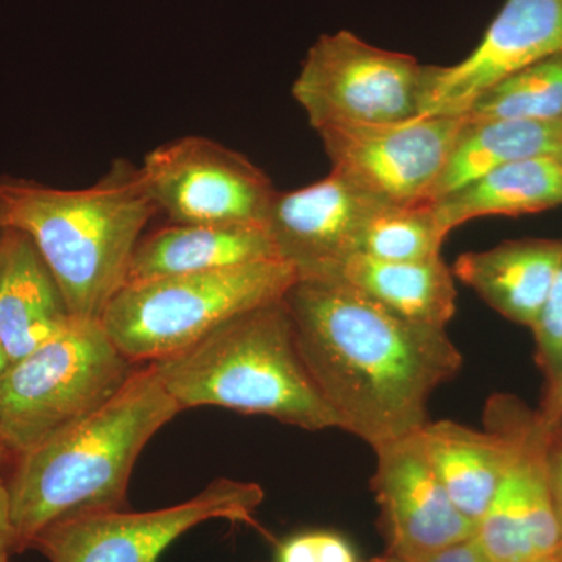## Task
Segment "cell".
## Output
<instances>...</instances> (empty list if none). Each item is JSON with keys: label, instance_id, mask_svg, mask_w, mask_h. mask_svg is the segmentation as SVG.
Listing matches in <instances>:
<instances>
[{"label": "cell", "instance_id": "6da1fadb", "mask_svg": "<svg viewBox=\"0 0 562 562\" xmlns=\"http://www.w3.org/2000/svg\"><path fill=\"white\" fill-rule=\"evenodd\" d=\"M295 344L339 422L372 449L416 435L428 402L460 372L443 328L395 316L339 280H297L284 295Z\"/></svg>", "mask_w": 562, "mask_h": 562}, {"label": "cell", "instance_id": "7a4b0ae2", "mask_svg": "<svg viewBox=\"0 0 562 562\" xmlns=\"http://www.w3.org/2000/svg\"><path fill=\"white\" fill-rule=\"evenodd\" d=\"M179 413L147 364L101 408L18 457L7 483L14 553L32 549L50 525L122 509L140 452Z\"/></svg>", "mask_w": 562, "mask_h": 562}, {"label": "cell", "instance_id": "3957f363", "mask_svg": "<svg viewBox=\"0 0 562 562\" xmlns=\"http://www.w3.org/2000/svg\"><path fill=\"white\" fill-rule=\"evenodd\" d=\"M155 213L139 166L131 161L114 162L83 190L0 181V225L32 239L79 319L101 321L128 283L133 255Z\"/></svg>", "mask_w": 562, "mask_h": 562}, {"label": "cell", "instance_id": "277c9868", "mask_svg": "<svg viewBox=\"0 0 562 562\" xmlns=\"http://www.w3.org/2000/svg\"><path fill=\"white\" fill-rule=\"evenodd\" d=\"M151 366L181 412L220 406L306 431L339 428L303 364L284 297L228 321L190 349Z\"/></svg>", "mask_w": 562, "mask_h": 562}, {"label": "cell", "instance_id": "5b68a950", "mask_svg": "<svg viewBox=\"0 0 562 562\" xmlns=\"http://www.w3.org/2000/svg\"><path fill=\"white\" fill-rule=\"evenodd\" d=\"M297 280L288 262L269 260L131 281L101 321L128 361L154 364L190 349L228 321L280 301Z\"/></svg>", "mask_w": 562, "mask_h": 562}, {"label": "cell", "instance_id": "8992f818", "mask_svg": "<svg viewBox=\"0 0 562 562\" xmlns=\"http://www.w3.org/2000/svg\"><path fill=\"white\" fill-rule=\"evenodd\" d=\"M135 364L102 321L72 317L49 341L11 362L0 380V442L21 457L101 408L125 386Z\"/></svg>", "mask_w": 562, "mask_h": 562}, {"label": "cell", "instance_id": "52a82bcc", "mask_svg": "<svg viewBox=\"0 0 562 562\" xmlns=\"http://www.w3.org/2000/svg\"><path fill=\"white\" fill-rule=\"evenodd\" d=\"M425 66L339 31L322 35L303 61L292 95L314 131L419 116Z\"/></svg>", "mask_w": 562, "mask_h": 562}, {"label": "cell", "instance_id": "ba28073f", "mask_svg": "<svg viewBox=\"0 0 562 562\" xmlns=\"http://www.w3.org/2000/svg\"><path fill=\"white\" fill-rule=\"evenodd\" d=\"M262 502L258 484L220 479L195 497L155 512H105L47 527L32 549L50 562H158L184 532L209 520L254 522Z\"/></svg>", "mask_w": 562, "mask_h": 562}, {"label": "cell", "instance_id": "9c48e42d", "mask_svg": "<svg viewBox=\"0 0 562 562\" xmlns=\"http://www.w3.org/2000/svg\"><path fill=\"white\" fill-rule=\"evenodd\" d=\"M158 213L173 224H262L277 191L239 151L184 136L149 151L139 166Z\"/></svg>", "mask_w": 562, "mask_h": 562}, {"label": "cell", "instance_id": "30bf717a", "mask_svg": "<svg viewBox=\"0 0 562 562\" xmlns=\"http://www.w3.org/2000/svg\"><path fill=\"white\" fill-rule=\"evenodd\" d=\"M465 116H416L317 131L331 172L387 205L431 202Z\"/></svg>", "mask_w": 562, "mask_h": 562}, {"label": "cell", "instance_id": "8fae6325", "mask_svg": "<svg viewBox=\"0 0 562 562\" xmlns=\"http://www.w3.org/2000/svg\"><path fill=\"white\" fill-rule=\"evenodd\" d=\"M487 419L512 432L514 457L473 539L492 562H549L562 553V531L546 465L547 432L536 412L513 398L491 402Z\"/></svg>", "mask_w": 562, "mask_h": 562}, {"label": "cell", "instance_id": "7c38bea8", "mask_svg": "<svg viewBox=\"0 0 562 562\" xmlns=\"http://www.w3.org/2000/svg\"><path fill=\"white\" fill-rule=\"evenodd\" d=\"M562 54V0H506L460 63L425 66L419 116H465L495 85Z\"/></svg>", "mask_w": 562, "mask_h": 562}, {"label": "cell", "instance_id": "4fadbf2b", "mask_svg": "<svg viewBox=\"0 0 562 562\" xmlns=\"http://www.w3.org/2000/svg\"><path fill=\"white\" fill-rule=\"evenodd\" d=\"M384 205L331 172L301 190L277 191L266 227L299 280H330L360 254L366 228Z\"/></svg>", "mask_w": 562, "mask_h": 562}, {"label": "cell", "instance_id": "5bb4252c", "mask_svg": "<svg viewBox=\"0 0 562 562\" xmlns=\"http://www.w3.org/2000/svg\"><path fill=\"white\" fill-rule=\"evenodd\" d=\"M373 452L372 490L382 512L387 554L419 562L472 538L475 524L447 494L417 432Z\"/></svg>", "mask_w": 562, "mask_h": 562}, {"label": "cell", "instance_id": "9a60e30c", "mask_svg": "<svg viewBox=\"0 0 562 562\" xmlns=\"http://www.w3.org/2000/svg\"><path fill=\"white\" fill-rule=\"evenodd\" d=\"M561 269V239L527 238L462 254L452 271L492 310L531 330Z\"/></svg>", "mask_w": 562, "mask_h": 562}, {"label": "cell", "instance_id": "2e32d148", "mask_svg": "<svg viewBox=\"0 0 562 562\" xmlns=\"http://www.w3.org/2000/svg\"><path fill=\"white\" fill-rule=\"evenodd\" d=\"M57 281L27 235L0 231V341L16 362L69 324Z\"/></svg>", "mask_w": 562, "mask_h": 562}, {"label": "cell", "instance_id": "e0dca14e", "mask_svg": "<svg viewBox=\"0 0 562 562\" xmlns=\"http://www.w3.org/2000/svg\"><path fill=\"white\" fill-rule=\"evenodd\" d=\"M269 260L280 258L266 225L171 222L140 238L128 283Z\"/></svg>", "mask_w": 562, "mask_h": 562}, {"label": "cell", "instance_id": "ac0fdd59", "mask_svg": "<svg viewBox=\"0 0 562 562\" xmlns=\"http://www.w3.org/2000/svg\"><path fill=\"white\" fill-rule=\"evenodd\" d=\"M487 422L490 428L482 431L453 420H430L417 432L447 494L473 524L490 508L516 450L512 432Z\"/></svg>", "mask_w": 562, "mask_h": 562}, {"label": "cell", "instance_id": "d6986e66", "mask_svg": "<svg viewBox=\"0 0 562 562\" xmlns=\"http://www.w3.org/2000/svg\"><path fill=\"white\" fill-rule=\"evenodd\" d=\"M330 280H339L387 312L432 328H443L457 312L452 269L442 257L392 262L357 254Z\"/></svg>", "mask_w": 562, "mask_h": 562}, {"label": "cell", "instance_id": "ffe728a7", "mask_svg": "<svg viewBox=\"0 0 562 562\" xmlns=\"http://www.w3.org/2000/svg\"><path fill=\"white\" fill-rule=\"evenodd\" d=\"M435 203L447 232L486 216H520L562 205V162L539 157L495 169Z\"/></svg>", "mask_w": 562, "mask_h": 562}, {"label": "cell", "instance_id": "44dd1931", "mask_svg": "<svg viewBox=\"0 0 562 562\" xmlns=\"http://www.w3.org/2000/svg\"><path fill=\"white\" fill-rule=\"evenodd\" d=\"M539 157H562L561 122L468 120L430 201L503 166Z\"/></svg>", "mask_w": 562, "mask_h": 562}, {"label": "cell", "instance_id": "7402d4cb", "mask_svg": "<svg viewBox=\"0 0 562 562\" xmlns=\"http://www.w3.org/2000/svg\"><path fill=\"white\" fill-rule=\"evenodd\" d=\"M471 121H535L562 124V54L535 63L484 92Z\"/></svg>", "mask_w": 562, "mask_h": 562}, {"label": "cell", "instance_id": "603a6c76", "mask_svg": "<svg viewBox=\"0 0 562 562\" xmlns=\"http://www.w3.org/2000/svg\"><path fill=\"white\" fill-rule=\"evenodd\" d=\"M447 235L432 202L384 205L369 222L360 254L392 262L432 260L441 257Z\"/></svg>", "mask_w": 562, "mask_h": 562}, {"label": "cell", "instance_id": "cb8c5ba5", "mask_svg": "<svg viewBox=\"0 0 562 562\" xmlns=\"http://www.w3.org/2000/svg\"><path fill=\"white\" fill-rule=\"evenodd\" d=\"M536 344V362L546 383L553 380L562 368V269L543 303L538 321L531 327Z\"/></svg>", "mask_w": 562, "mask_h": 562}, {"label": "cell", "instance_id": "d4e9b609", "mask_svg": "<svg viewBox=\"0 0 562 562\" xmlns=\"http://www.w3.org/2000/svg\"><path fill=\"white\" fill-rule=\"evenodd\" d=\"M276 562H358V557L341 535L308 531L280 543Z\"/></svg>", "mask_w": 562, "mask_h": 562}, {"label": "cell", "instance_id": "484cf974", "mask_svg": "<svg viewBox=\"0 0 562 562\" xmlns=\"http://www.w3.org/2000/svg\"><path fill=\"white\" fill-rule=\"evenodd\" d=\"M546 465L550 491H552L554 508H557L562 531V428H554L547 436Z\"/></svg>", "mask_w": 562, "mask_h": 562}, {"label": "cell", "instance_id": "4316f807", "mask_svg": "<svg viewBox=\"0 0 562 562\" xmlns=\"http://www.w3.org/2000/svg\"><path fill=\"white\" fill-rule=\"evenodd\" d=\"M538 419L546 431L557 428L562 416V368L553 380L546 383L541 405H539Z\"/></svg>", "mask_w": 562, "mask_h": 562}, {"label": "cell", "instance_id": "83f0119b", "mask_svg": "<svg viewBox=\"0 0 562 562\" xmlns=\"http://www.w3.org/2000/svg\"><path fill=\"white\" fill-rule=\"evenodd\" d=\"M419 562H492L486 553L480 549L473 536L468 541L454 543L441 552L431 554Z\"/></svg>", "mask_w": 562, "mask_h": 562}, {"label": "cell", "instance_id": "f1b7e54d", "mask_svg": "<svg viewBox=\"0 0 562 562\" xmlns=\"http://www.w3.org/2000/svg\"><path fill=\"white\" fill-rule=\"evenodd\" d=\"M11 553H14V528L10 492L7 483L0 479V562H9Z\"/></svg>", "mask_w": 562, "mask_h": 562}, {"label": "cell", "instance_id": "f546056e", "mask_svg": "<svg viewBox=\"0 0 562 562\" xmlns=\"http://www.w3.org/2000/svg\"><path fill=\"white\" fill-rule=\"evenodd\" d=\"M10 364L9 355H7L5 347H3L2 341H0V380H2V376L9 371ZM0 449H3L2 442H0Z\"/></svg>", "mask_w": 562, "mask_h": 562}, {"label": "cell", "instance_id": "4dcf8cb0", "mask_svg": "<svg viewBox=\"0 0 562 562\" xmlns=\"http://www.w3.org/2000/svg\"><path fill=\"white\" fill-rule=\"evenodd\" d=\"M376 560H379V562H409V561H405V560H401V558H395V557H392V554H384L383 558H376Z\"/></svg>", "mask_w": 562, "mask_h": 562}, {"label": "cell", "instance_id": "1f68e13d", "mask_svg": "<svg viewBox=\"0 0 562 562\" xmlns=\"http://www.w3.org/2000/svg\"><path fill=\"white\" fill-rule=\"evenodd\" d=\"M557 428H562V416H561L560 422H558Z\"/></svg>", "mask_w": 562, "mask_h": 562}, {"label": "cell", "instance_id": "d6a6232c", "mask_svg": "<svg viewBox=\"0 0 562 562\" xmlns=\"http://www.w3.org/2000/svg\"><path fill=\"white\" fill-rule=\"evenodd\" d=\"M3 453H5V450L0 449V460H2Z\"/></svg>", "mask_w": 562, "mask_h": 562}, {"label": "cell", "instance_id": "836d02e7", "mask_svg": "<svg viewBox=\"0 0 562 562\" xmlns=\"http://www.w3.org/2000/svg\"><path fill=\"white\" fill-rule=\"evenodd\" d=\"M549 562H562V557H560V558H557V560H553V561H549Z\"/></svg>", "mask_w": 562, "mask_h": 562}, {"label": "cell", "instance_id": "e575fe53", "mask_svg": "<svg viewBox=\"0 0 562 562\" xmlns=\"http://www.w3.org/2000/svg\"><path fill=\"white\" fill-rule=\"evenodd\" d=\"M369 562H379V560H376V558H375V560H372V561H369Z\"/></svg>", "mask_w": 562, "mask_h": 562}, {"label": "cell", "instance_id": "d590c367", "mask_svg": "<svg viewBox=\"0 0 562 562\" xmlns=\"http://www.w3.org/2000/svg\"><path fill=\"white\" fill-rule=\"evenodd\" d=\"M0 231H2V225H0Z\"/></svg>", "mask_w": 562, "mask_h": 562}, {"label": "cell", "instance_id": "8d00e7d4", "mask_svg": "<svg viewBox=\"0 0 562 562\" xmlns=\"http://www.w3.org/2000/svg\"><path fill=\"white\" fill-rule=\"evenodd\" d=\"M561 162H562V157L560 158Z\"/></svg>", "mask_w": 562, "mask_h": 562}]
</instances>
